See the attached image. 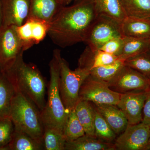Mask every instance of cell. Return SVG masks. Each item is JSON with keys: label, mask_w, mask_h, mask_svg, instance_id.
Masks as SVG:
<instances>
[{"label": "cell", "mask_w": 150, "mask_h": 150, "mask_svg": "<svg viewBox=\"0 0 150 150\" xmlns=\"http://www.w3.org/2000/svg\"><path fill=\"white\" fill-rule=\"evenodd\" d=\"M98 16L92 0L62 8L49 23L47 34L55 45L62 48L84 42Z\"/></svg>", "instance_id": "1"}, {"label": "cell", "mask_w": 150, "mask_h": 150, "mask_svg": "<svg viewBox=\"0 0 150 150\" xmlns=\"http://www.w3.org/2000/svg\"><path fill=\"white\" fill-rule=\"evenodd\" d=\"M23 54H20L13 64L4 71L16 91L31 100L41 112L46 103L45 95L48 85L36 66L24 62Z\"/></svg>", "instance_id": "2"}, {"label": "cell", "mask_w": 150, "mask_h": 150, "mask_svg": "<svg viewBox=\"0 0 150 150\" xmlns=\"http://www.w3.org/2000/svg\"><path fill=\"white\" fill-rule=\"evenodd\" d=\"M15 131L43 140L44 126L41 111L31 100L16 91L12 100L10 115Z\"/></svg>", "instance_id": "3"}, {"label": "cell", "mask_w": 150, "mask_h": 150, "mask_svg": "<svg viewBox=\"0 0 150 150\" xmlns=\"http://www.w3.org/2000/svg\"><path fill=\"white\" fill-rule=\"evenodd\" d=\"M50 79L48 84V98L41 112L44 126L52 127L63 134L64 127L69 113L63 104L59 88V63L53 54L49 64Z\"/></svg>", "instance_id": "4"}, {"label": "cell", "mask_w": 150, "mask_h": 150, "mask_svg": "<svg viewBox=\"0 0 150 150\" xmlns=\"http://www.w3.org/2000/svg\"><path fill=\"white\" fill-rule=\"evenodd\" d=\"M58 60L60 72L59 88L64 106L68 113L75 108L79 101L81 86L90 75L88 70L78 67L73 71L69 64L61 55V51L56 49L53 52Z\"/></svg>", "instance_id": "5"}, {"label": "cell", "mask_w": 150, "mask_h": 150, "mask_svg": "<svg viewBox=\"0 0 150 150\" xmlns=\"http://www.w3.org/2000/svg\"><path fill=\"white\" fill-rule=\"evenodd\" d=\"M121 23L110 17L99 15L91 28L84 43L92 50H96L109 40L124 37Z\"/></svg>", "instance_id": "6"}, {"label": "cell", "mask_w": 150, "mask_h": 150, "mask_svg": "<svg viewBox=\"0 0 150 150\" xmlns=\"http://www.w3.org/2000/svg\"><path fill=\"white\" fill-rule=\"evenodd\" d=\"M121 93L112 91L108 83L95 79L89 75L81 86L79 97L87 100L94 105H117Z\"/></svg>", "instance_id": "7"}, {"label": "cell", "mask_w": 150, "mask_h": 150, "mask_svg": "<svg viewBox=\"0 0 150 150\" xmlns=\"http://www.w3.org/2000/svg\"><path fill=\"white\" fill-rule=\"evenodd\" d=\"M24 52L15 25L0 27V67L3 71L12 66L21 53Z\"/></svg>", "instance_id": "8"}, {"label": "cell", "mask_w": 150, "mask_h": 150, "mask_svg": "<svg viewBox=\"0 0 150 150\" xmlns=\"http://www.w3.org/2000/svg\"><path fill=\"white\" fill-rule=\"evenodd\" d=\"M108 84L111 89L120 93L146 91L150 88L149 77L126 66Z\"/></svg>", "instance_id": "9"}, {"label": "cell", "mask_w": 150, "mask_h": 150, "mask_svg": "<svg viewBox=\"0 0 150 150\" xmlns=\"http://www.w3.org/2000/svg\"><path fill=\"white\" fill-rule=\"evenodd\" d=\"M150 142V127L142 123L128 124L125 130L116 138V150H146Z\"/></svg>", "instance_id": "10"}, {"label": "cell", "mask_w": 150, "mask_h": 150, "mask_svg": "<svg viewBox=\"0 0 150 150\" xmlns=\"http://www.w3.org/2000/svg\"><path fill=\"white\" fill-rule=\"evenodd\" d=\"M146 91L121 93L120 99L116 106L123 112L128 124L134 125L142 122Z\"/></svg>", "instance_id": "11"}, {"label": "cell", "mask_w": 150, "mask_h": 150, "mask_svg": "<svg viewBox=\"0 0 150 150\" xmlns=\"http://www.w3.org/2000/svg\"><path fill=\"white\" fill-rule=\"evenodd\" d=\"M2 25L20 26L29 15V0H1Z\"/></svg>", "instance_id": "12"}, {"label": "cell", "mask_w": 150, "mask_h": 150, "mask_svg": "<svg viewBox=\"0 0 150 150\" xmlns=\"http://www.w3.org/2000/svg\"><path fill=\"white\" fill-rule=\"evenodd\" d=\"M119 59L118 56L99 49L92 50L87 46L79 59L78 67L90 72L94 68L112 64Z\"/></svg>", "instance_id": "13"}, {"label": "cell", "mask_w": 150, "mask_h": 150, "mask_svg": "<svg viewBox=\"0 0 150 150\" xmlns=\"http://www.w3.org/2000/svg\"><path fill=\"white\" fill-rule=\"evenodd\" d=\"M62 8L57 0H31L28 18L39 20L49 24Z\"/></svg>", "instance_id": "14"}, {"label": "cell", "mask_w": 150, "mask_h": 150, "mask_svg": "<svg viewBox=\"0 0 150 150\" xmlns=\"http://www.w3.org/2000/svg\"><path fill=\"white\" fill-rule=\"evenodd\" d=\"M95 106L116 135H120L126 129L128 121L123 112L116 105H101Z\"/></svg>", "instance_id": "15"}, {"label": "cell", "mask_w": 150, "mask_h": 150, "mask_svg": "<svg viewBox=\"0 0 150 150\" xmlns=\"http://www.w3.org/2000/svg\"><path fill=\"white\" fill-rule=\"evenodd\" d=\"M121 27L124 37L150 39V20L127 16Z\"/></svg>", "instance_id": "16"}, {"label": "cell", "mask_w": 150, "mask_h": 150, "mask_svg": "<svg viewBox=\"0 0 150 150\" xmlns=\"http://www.w3.org/2000/svg\"><path fill=\"white\" fill-rule=\"evenodd\" d=\"M75 110L79 121L83 127L86 135L95 137L94 121L96 112L95 105L87 100L79 99L75 106Z\"/></svg>", "instance_id": "17"}, {"label": "cell", "mask_w": 150, "mask_h": 150, "mask_svg": "<svg viewBox=\"0 0 150 150\" xmlns=\"http://www.w3.org/2000/svg\"><path fill=\"white\" fill-rule=\"evenodd\" d=\"M114 143H108L85 134L72 142H66L65 150H115Z\"/></svg>", "instance_id": "18"}, {"label": "cell", "mask_w": 150, "mask_h": 150, "mask_svg": "<svg viewBox=\"0 0 150 150\" xmlns=\"http://www.w3.org/2000/svg\"><path fill=\"white\" fill-rule=\"evenodd\" d=\"M16 90L4 71L0 72V118L10 116L12 100Z\"/></svg>", "instance_id": "19"}, {"label": "cell", "mask_w": 150, "mask_h": 150, "mask_svg": "<svg viewBox=\"0 0 150 150\" xmlns=\"http://www.w3.org/2000/svg\"><path fill=\"white\" fill-rule=\"evenodd\" d=\"M150 43V39L124 37L123 46L118 57L125 61L129 58L147 52Z\"/></svg>", "instance_id": "20"}, {"label": "cell", "mask_w": 150, "mask_h": 150, "mask_svg": "<svg viewBox=\"0 0 150 150\" xmlns=\"http://www.w3.org/2000/svg\"><path fill=\"white\" fill-rule=\"evenodd\" d=\"M8 150H44L43 140L15 130L13 137L8 146Z\"/></svg>", "instance_id": "21"}, {"label": "cell", "mask_w": 150, "mask_h": 150, "mask_svg": "<svg viewBox=\"0 0 150 150\" xmlns=\"http://www.w3.org/2000/svg\"><path fill=\"white\" fill-rule=\"evenodd\" d=\"M99 15L106 16L122 22L127 16L120 0H92Z\"/></svg>", "instance_id": "22"}, {"label": "cell", "mask_w": 150, "mask_h": 150, "mask_svg": "<svg viewBox=\"0 0 150 150\" xmlns=\"http://www.w3.org/2000/svg\"><path fill=\"white\" fill-rule=\"evenodd\" d=\"M127 16L150 20V0H120Z\"/></svg>", "instance_id": "23"}, {"label": "cell", "mask_w": 150, "mask_h": 150, "mask_svg": "<svg viewBox=\"0 0 150 150\" xmlns=\"http://www.w3.org/2000/svg\"><path fill=\"white\" fill-rule=\"evenodd\" d=\"M125 61L119 59L114 63L94 68L90 71V75L95 79L108 83L122 69Z\"/></svg>", "instance_id": "24"}, {"label": "cell", "mask_w": 150, "mask_h": 150, "mask_svg": "<svg viewBox=\"0 0 150 150\" xmlns=\"http://www.w3.org/2000/svg\"><path fill=\"white\" fill-rule=\"evenodd\" d=\"M43 141L44 150H65L66 139L63 133L54 128L44 126Z\"/></svg>", "instance_id": "25"}, {"label": "cell", "mask_w": 150, "mask_h": 150, "mask_svg": "<svg viewBox=\"0 0 150 150\" xmlns=\"http://www.w3.org/2000/svg\"><path fill=\"white\" fill-rule=\"evenodd\" d=\"M85 132L78 119L75 108L69 112L63 131L67 142H72L85 135Z\"/></svg>", "instance_id": "26"}, {"label": "cell", "mask_w": 150, "mask_h": 150, "mask_svg": "<svg viewBox=\"0 0 150 150\" xmlns=\"http://www.w3.org/2000/svg\"><path fill=\"white\" fill-rule=\"evenodd\" d=\"M94 135L95 137L98 139L108 143H114L117 138V135L96 108L94 121Z\"/></svg>", "instance_id": "27"}, {"label": "cell", "mask_w": 150, "mask_h": 150, "mask_svg": "<svg viewBox=\"0 0 150 150\" xmlns=\"http://www.w3.org/2000/svg\"><path fill=\"white\" fill-rule=\"evenodd\" d=\"M125 66L134 69L148 77L150 76V54L146 53L126 59Z\"/></svg>", "instance_id": "28"}, {"label": "cell", "mask_w": 150, "mask_h": 150, "mask_svg": "<svg viewBox=\"0 0 150 150\" xmlns=\"http://www.w3.org/2000/svg\"><path fill=\"white\" fill-rule=\"evenodd\" d=\"M15 126L10 116L0 118V150H8L15 132Z\"/></svg>", "instance_id": "29"}, {"label": "cell", "mask_w": 150, "mask_h": 150, "mask_svg": "<svg viewBox=\"0 0 150 150\" xmlns=\"http://www.w3.org/2000/svg\"><path fill=\"white\" fill-rule=\"evenodd\" d=\"M16 30L24 51L35 45L33 38L30 18H27L25 22L20 26H16Z\"/></svg>", "instance_id": "30"}, {"label": "cell", "mask_w": 150, "mask_h": 150, "mask_svg": "<svg viewBox=\"0 0 150 150\" xmlns=\"http://www.w3.org/2000/svg\"><path fill=\"white\" fill-rule=\"evenodd\" d=\"M29 18L31 21V30L33 41L35 44H38L44 39L48 33L49 24L39 20Z\"/></svg>", "instance_id": "31"}, {"label": "cell", "mask_w": 150, "mask_h": 150, "mask_svg": "<svg viewBox=\"0 0 150 150\" xmlns=\"http://www.w3.org/2000/svg\"><path fill=\"white\" fill-rule=\"evenodd\" d=\"M124 37L115 38L108 41L101 46L99 50L118 57L123 46Z\"/></svg>", "instance_id": "32"}, {"label": "cell", "mask_w": 150, "mask_h": 150, "mask_svg": "<svg viewBox=\"0 0 150 150\" xmlns=\"http://www.w3.org/2000/svg\"><path fill=\"white\" fill-rule=\"evenodd\" d=\"M142 123L150 127V88L146 91V96L143 108Z\"/></svg>", "instance_id": "33"}, {"label": "cell", "mask_w": 150, "mask_h": 150, "mask_svg": "<svg viewBox=\"0 0 150 150\" xmlns=\"http://www.w3.org/2000/svg\"><path fill=\"white\" fill-rule=\"evenodd\" d=\"M2 26L1 3L0 0V27Z\"/></svg>", "instance_id": "34"}, {"label": "cell", "mask_w": 150, "mask_h": 150, "mask_svg": "<svg viewBox=\"0 0 150 150\" xmlns=\"http://www.w3.org/2000/svg\"><path fill=\"white\" fill-rule=\"evenodd\" d=\"M150 150V142L149 144L148 145L147 148L146 150Z\"/></svg>", "instance_id": "35"}, {"label": "cell", "mask_w": 150, "mask_h": 150, "mask_svg": "<svg viewBox=\"0 0 150 150\" xmlns=\"http://www.w3.org/2000/svg\"><path fill=\"white\" fill-rule=\"evenodd\" d=\"M147 53H149V54H150V43L149 47V50H148Z\"/></svg>", "instance_id": "36"}, {"label": "cell", "mask_w": 150, "mask_h": 150, "mask_svg": "<svg viewBox=\"0 0 150 150\" xmlns=\"http://www.w3.org/2000/svg\"><path fill=\"white\" fill-rule=\"evenodd\" d=\"M2 69H1V67H0V72H1V71H2Z\"/></svg>", "instance_id": "37"}, {"label": "cell", "mask_w": 150, "mask_h": 150, "mask_svg": "<svg viewBox=\"0 0 150 150\" xmlns=\"http://www.w3.org/2000/svg\"><path fill=\"white\" fill-rule=\"evenodd\" d=\"M149 78V79L150 82V76Z\"/></svg>", "instance_id": "38"}, {"label": "cell", "mask_w": 150, "mask_h": 150, "mask_svg": "<svg viewBox=\"0 0 150 150\" xmlns=\"http://www.w3.org/2000/svg\"><path fill=\"white\" fill-rule=\"evenodd\" d=\"M60 1H62V0H60Z\"/></svg>", "instance_id": "39"}]
</instances>
